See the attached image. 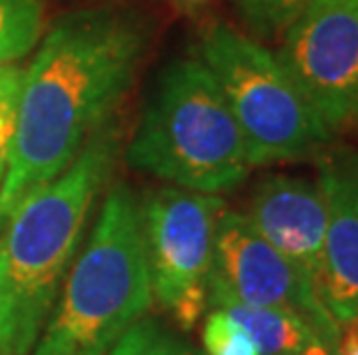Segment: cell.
<instances>
[{"label":"cell","instance_id":"obj_1","mask_svg":"<svg viewBox=\"0 0 358 355\" xmlns=\"http://www.w3.org/2000/svg\"><path fill=\"white\" fill-rule=\"evenodd\" d=\"M148 26L125 7H83L56 19L21 81L0 224L58 178L109 120L146 58Z\"/></svg>","mask_w":358,"mask_h":355},{"label":"cell","instance_id":"obj_2","mask_svg":"<svg viewBox=\"0 0 358 355\" xmlns=\"http://www.w3.org/2000/svg\"><path fill=\"white\" fill-rule=\"evenodd\" d=\"M116 155L118 130L106 120L77 160L0 224V355L35 349Z\"/></svg>","mask_w":358,"mask_h":355},{"label":"cell","instance_id":"obj_3","mask_svg":"<svg viewBox=\"0 0 358 355\" xmlns=\"http://www.w3.org/2000/svg\"><path fill=\"white\" fill-rule=\"evenodd\" d=\"M125 160L173 187L215 196L241 187L252 169L222 88L199 58L159 72Z\"/></svg>","mask_w":358,"mask_h":355},{"label":"cell","instance_id":"obj_4","mask_svg":"<svg viewBox=\"0 0 358 355\" xmlns=\"http://www.w3.org/2000/svg\"><path fill=\"white\" fill-rule=\"evenodd\" d=\"M150 302L139 201L125 185H113L30 355H106Z\"/></svg>","mask_w":358,"mask_h":355},{"label":"cell","instance_id":"obj_5","mask_svg":"<svg viewBox=\"0 0 358 355\" xmlns=\"http://www.w3.org/2000/svg\"><path fill=\"white\" fill-rule=\"evenodd\" d=\"M196 58L222 88L250 166L308 160L331 143V132L264 44L227 24H210L199 37Z\"/></svg>","mask_w":358,"mask_h":355},{"label":"cell","instance_id":"obj_6","mask_svg":"<svg viewBox=\"0 0 358 355\" xmlns=\"http://www.w3.org/2000/svg\"><path fill=\"white\" fill-rule=\"evenodd\" d=\"M224 201L182 187H157L139 203L153 300L182 330L208 305V277L215 259V229Z\"/></svg>","mask_w":358,"mask_h":355},{"label":"cell","instance_id":"obj_7","mask_svg":"<svg viewBox=\"0 0 358 355\" xmlns=\"http://www.w3.org/2000/svg\"><path fill=\"white\" fill-rule=\"evenodd\" d=\"M278 60L333 134H358V0H308Z\"/></svg>","mask_w":358,"mask_h":355},{"label":"cell","instance_id":"obj_8","mask_svg":"<svg viewBox=\"0 0 358 355\" xmlns=\"http://www.w3.org/2000/svg\"><path fill=\"white\" fill-rule=\"evenodd\" d=\"M210 273L238 300L292 314L306 321L324 344L338 349L342 328L324 307L315 282L266 243L243 213L224 208L220 215Z\"/></svg>","mask_w":358,"mask_h":355},{"label":"cell","instance_id":"obj_9","mask_svg":"<svg viewBox=\"0 0 358 355\" xmlns=\"http://www.w3.org/2000/svg\"><path fill=\"white\" fill-rule=\"evenodd\" d=\"M317 183L329 206L317 293L345 328L358 319V150H322Z\"/></svg>","mask_w":358,"mask_h":355},{"label":"cell","instance_id":"obj_10","mask_svg":"<svg viewBox=\"0 0 358 355\" xmlns=\"http://www.w3.org/2000/svg\"><path fill=\"white\" fill-rule=\"evenodd\" d=\"M243 215L266 243L296 263L317 286L329 226V206L317 180L268 173L255 185Z\"/></svg>","mask_w":358,"mask_h":355},{"label":"cell","instance_id":"obj_11","mask_svg":"<svg viewBox=\"0 0 358 355\" xmlns=\"http://www.w3.org/2000/svg\"><path fill=\"white\" fill-rule=\"evenodd\" d=\"M208 305L222 309L236 323H241L257 344L259 355H289L319 339L306 321L292 314L280 309L252 307L238 300L227 289L222 279L213 273L208 277Z\"/></svg>","mask_w":358,"mask_h":355},{"label":"cell","instance_id":"obj_12","mask_svg":"<svg viewBox=\"0 0 358 355\" xmlns=\"http://www.w3.org/2000/svg\"><path fill=\"white\" fill-rule=\"evenodd\" d=\"M44 35L42 0H0V67L17 65Z\"/></svg>","mask_w":358,"mask_h":355},{"label":"cell","instance_id":"obj_13","mask_svg":"<svg viewBox=\"0 0 358 355\" xmlns=\"http://www.w3.org/2000/svg\"><path fill=\"white\" fill-rule=\"evenodd\" d=\"M308 0H236L243 24L262 40H275L282 35Z\"/></svg>","mask_w":358,"mask_h":355},{"label":"cell","instance_id":"obj_14","mask_svg":"<svg viewBox=\"0 0 358 355\" xmlns=\"http://www.w3.org/2000/svg\"><path fill=\"white\" fill-rule=\"evenodd\" d=\"M106 355H192L185 344L157 321L141 319L113 344Z\"/></svg>","mask_w":358,"mask_h":355},{"label":"cell","instance_id":"obj_15","mask_svg":"<svg viewBox=\"0 0 358 355\" xmlns=\"http://www.w3.org/2000/svg\"><path fill=\"white\" fill-rule=\"evenodd\" d=\"M201 337L206 355H259L257 344L245 328L217 307H213L206 316Z\"/></svg>","mask_w":358,"mask_h":355},{"label":"cell","instance_id":"obj_16","mask_svg":"<svg viewBox=\"0 0 358 355\" xmlns=\"http://www.w3.org/2000/svg\"><path fill=\"white\" fill-rule=\"evenodd\" d=\"M24 81V67L5 65L0 67V185H3L7 157H10V143L14 132V118H17V104Z\"/></svg>","mask_w":358,"mask_h":355},{"label":"cell","instance_id":"obj_17","mask_svg":"<svg viewBox=\"0 0 358 355\" xmlns=\"http://www.w3.org/2000/svg\"><path fill=\"white\" fill-rule=\"evenodd\" d=\"M345 328V335H340L338 342V355H358V319Z\"/></svg>","mask_w":358,"mask_h":355},{"label":"cell","instance_id":"obj_18","mask_svg":"<svg viewBox=\"0 0 358 355\" xmlns=\"http://www.w3.org/2000/svg\"><path fill=\"white\" fill-rule=\"evenodd\" d=\"M289 355H338V349H335V346L324 344L322 339H315V342H310L306 349H301L296 353H289Z\"/></svg>","mask_w":358,"mask_h":355},{"label":"cell","instance_id":"obj_19","mask_svg":"<svg viewBox=\"0 0 358 355\" xmlns=\"http://www.w3.org/2000/svg\"><path fill=\"white\" fill-rule=\"evenodd\" d=\"M182 3H203V0H182Z\"/></svg>","mask_w":358,"mask_h":355}]
</instances>
